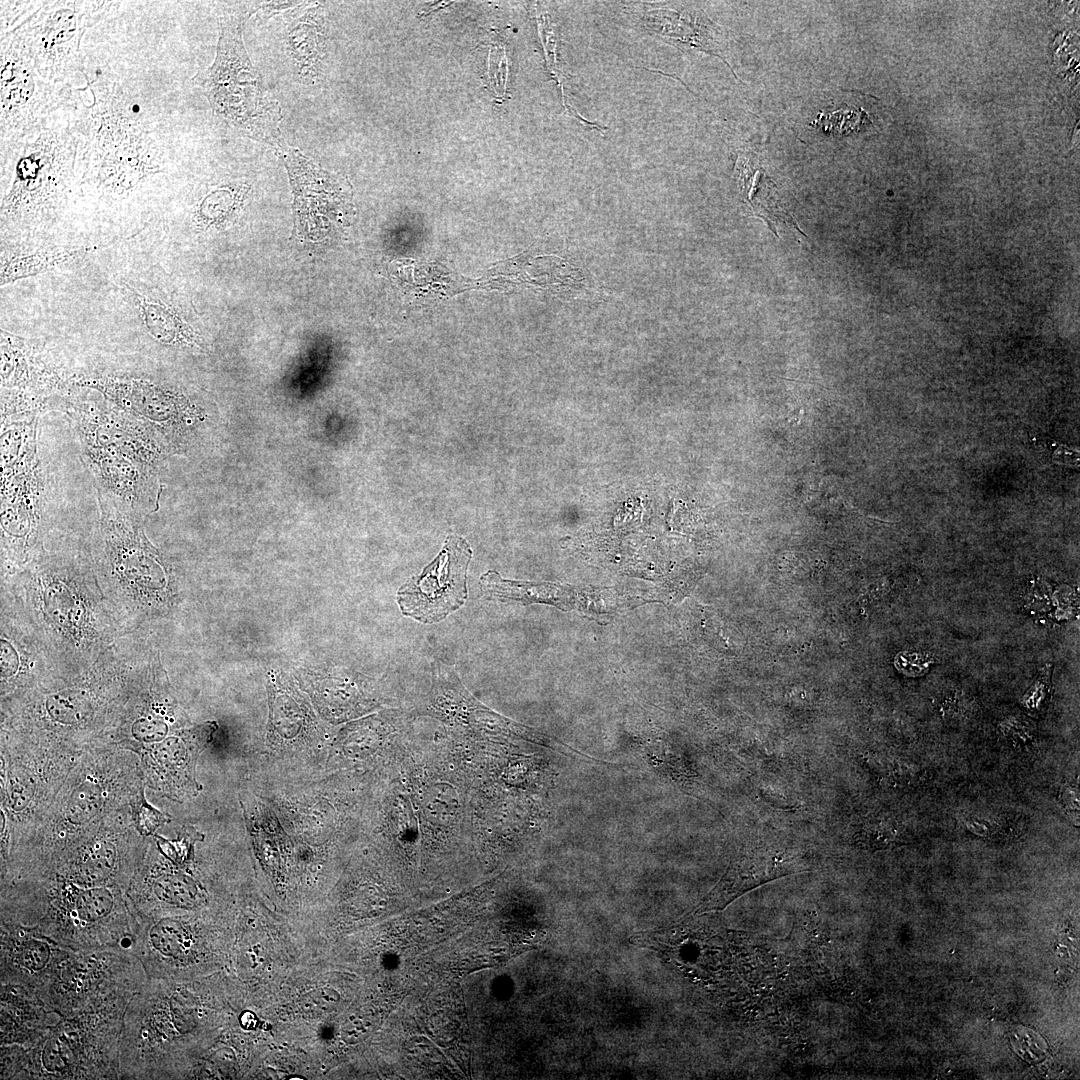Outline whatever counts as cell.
Returning <instances> with one entry per match:
<instances>
[{
  "mask_svg": "<svg viewBox=\"0 0 1080 1080\" xmlns=\"http://www.w3.org/2000/svg\"><path fill=\"white\" fill-rule=\"evenodd\" d=\"M133 995L62 1016L29 1048L1 1046L3 1079H120L123 1019Z\"/></svg>",
  "mask_w": 1080,
  "mask_h": 1080,
  "instance_id": "6da1fadb",
  "label": "cell"
},
{
  "mask_svg": "<svg viewBox=\"0 0 1080 1080\" xmlns=\"http://www.w3.org/2000/svg\"><path fill=\"white\" fill-rule=\"evenodd\" d=\"M0 922L31 929L81 952H132L138 927L131 903L108 886H64L41 904L2 905Z\"/></svg>",
  "mask_w": 1080,
  "mask_h": 1080,
  "instance_id": "7a4b0ae2",
  "label": "cell"
},
{
  "mask_svg": "<svg viewBox=\"0 0 1080 1080\" xmlns=\"http://www.w3.org/2000/svg\"><path fill=\"white\" fill-rule=\"evenodd\" d=\"M20 138L11 154V183L1 201V219L32 225L52 217L66 198L73 175L75 140L43 128Z\"/></svg>",
  "mask_w": 1080,
  "mask_h": 1080,
  "instance_id": "3957f363",
  "label": "cell"
},
{
  "mask_svg": "<svg viewBox=\"0 0 1080 1080\" xmlns=\"http://www.w3.org/2000/svg\"><path fill=\"white\" fill-rule=\"evenodd\" d=\"M129 951H76L38 997L61 1016L122 995H133L147 981Z\"/></svg>",
  "mask_w": 1080,
  "mask_h": 1080,
  "instance_id": "277c9868",
  "label": "cell"
},
{
  "mask_svg": "<svg viewBox=\"0 0 1080 1080\" xmlns=\"http://www.w3.org/2000/svg\"><path fill=\"white\" fill-rule=\"evenodd\" d=\"M1 426L34 420L68 389L64 371L28 341L1 331Z\"/></svg>",
  "mask_w": 1080,
  "mask_h": 1080,
  "instance_id": "5b68a950",
  "label": "cell"
},
{
  "mask_svg": "<svg viewBox=\"0 0 1080 1080\" xmlns=\"http://www.w3.org/2000/svg\"><path fill=\"white\" fill-rule=\"evenodd\" d=\"M62 407L75 426L82 448L118 451L155 471H159L170 451L146 424L105 399L97 402L68 398Z\"/></svg>",
  "mask_w": 1080,
  "mask_h": 1080,
  "instance_id": "8992f818",
  "label": "cell"
},
{
  "mask_svg": "<svg viewBox=\"0 0 1080 1080\" xmlns=\"http://www.w3.org/2000/svg\"><path fill=\"white\" fill-rule=\"evenodd\" d=\"M1 132L2 140H17L41 129L49 109L45 79L32 54L16 32L1 40Z\"/></svg>",
  "mask_w": 1080,
  "mask_h": 1080,
  "instance_id": "52a82bcc",
  "label": "cell"
},
{
  "mask_svg": "<svg viewBox=\"0 0 1080 1080\" xmlns=\"http://www.w3.org/2000/svg\"><path fill=\"white\" fill-rule=\"evenodd\" d=\"M471 555L464 539L448 537L435 560L399 589L397 600L402 613L422 623H436L458 610L467 598Z\"/></svg>",
  "mask_w": 1080,
  "mask_h": 1080,
  "instance_id": "ba28073f",
  "label": "cell"
},
{
  "mask_svg": "<svg viewBox=\"0 0 1080 1080\" xmlns=\"http://www.w3.org/2000/svg\"><path fill=\"white\" fill-rule=\"evenodd\" d=\"M132 953L148 979L171 980L205 962L210 948L198 922L167 914L138 919Z\"/></svg>",
  "mask_w": 1080,
  "mask_h": 1080,
  "instance_id": "9c48e42d",
  "label": "cell"
},
{
  "mask_svg": "<svg viewBox=\"0 0 1080 1080\" xmlns=\"http://www.w3.org/2000/svg\"><path fill=\"white\" fill-rule=\"evenodd\" d=\"M86 19L80 5L58 2L43 6L14 32L26 42L39 73L53 82L76 66Z\"/></svg>",
  "mask_w": 1080,
  "mask_h": 1080,
  "instance_id": "30bf717a",
  "label": "cell"
},
{
  "mask_svg": "<svg viewBox=\"0 0 1080 1080\" xmlns=\"http://www.w3.org/2000/svg\"><path fill=\"white\" fill-rule=\"evenodd\" d=\"M101 122L92 149V155L99 157L98 183L113 194L132 191L157 172L149 138L122 117L112 114Z\"/></svg>",
  "mask_w": 1080,
  "mask_h": 1080,
  "instance_id": "8fae6325",
  "label": "cell"
},
{
  "mask_svg": "<svg viewBox=\"0 0 1080 1080\" xmlns=\"http://www.w3.org/2000/svg\"><path fill=\"white\" fill-rule=\"evenodd\" d=\"M82 450L100 500L130 514L157 509L161 493L157 471L121 452Z\"/></svg>",
  "mask_w": 1080,
  "mask_h": 1080,
  "instance_id": "7c38bea8",
  "label": "cell"
},
{
  "mask_svg": "<svg viewBox=\"0 0 1080 1080\" xmlns=\"http://www.w3.org/2000/svg\"><path fill=\"white\" fill-rule=\"evenodd\" d=\"M0 924L1 983L23 986L38 996L76 950L31 929Z\"/></svg>",
  "mask_w": 1080,
  "mask_h": 1080,
  "instance_id": "4fadbf2b",
  "label": "cell"
},
{
  "mask_svg": "<svg viewBox=\"0 0 1080 1080\" xmlns=\"http://www.w3.org/2000/svg\"><path fill=\"white\" fill-rule=\"evenodd\" d=\"M796 859L792 851L772 846L755 848L742 854L730 864L721 880L699 903L695 912L723 909L744 892L795 872Z\"/></svg>",
  "mask_w": 1080,
  "mask_h": 1080,
  "instance_id": "5bb4252c",
  "label": "cell"
},
{
  "mask_svg": "<svg viewBox=\"0 0 1080 1080\" xmlns=\"http://www.w3.org/2000/svg\"><path fill=\"white\" fill-rule=\"evenodd\" d=\"M62 1016L48 1009L31 990L1 983V1046L29 1048Z\"/></svg>",
  "mask_w": 1080,
  "mask_h": 1080,
  "instance_id": "9a60e30c",
  "label": "cell"
},
{
  "mask_svg": "<svg viewBox=\"0 0 1080 1080\" xmlns=\"http://www.w3.org/2000/svg\"><path fill=\"white\" fill-rule=\"evenodd\" d=\"M134 294L141 321L148 333L159 343L169 346H197L198 337L178 312L160 299L139 293Z\"/></svg>",
  "mask_w": 1080,
  "mask_h": 1080,
  "instance_id": "2e32d148",
  "label": "cell"
},
{
  "mask_svg": "<svg viewBox=\"0 0 1080 1080\" xmlns=\"http://www.w3.org/2000/svg\"><path fill=\"white\" fill-rule=\"evenodd\" d=\"M737 176L745 201L756 215L768 222L771 230H775V222L790 224L799 230L793 217L781 205L773 182L752 158H739Z\"/></svg>",
  "mask_w": 1080,
  "mask_h": 1080,
  "instance_id": "e0dca14e",
  "label": "cell"
},
{
  "mask_svg": "<svg viewBox=\"0 0 1080 1080\" xmlns=\"http://www.w3.org/2000/svg\"><path fill=\"white\" fill-rule=\"evenodd\" d=\"M647 18L657 20V22L650 20L649 22L655 27V31L666 37L720 57L718 52L722 50L721 33L718 27H715V24L705 16L691 20L674 11L663 10L652 11Z\"/></svg>",
  "mask_w": 1080,
  "mask_h": 1080,
  "instance_id": "ac0fdd59",
  "label": "cell"
},
{
  "mask_svg": "<svg viewBox=\"0 0 1080 1080\" xmlns=\"http://www.w3.org/2000/svg\"><path fill=\"white\" fill-rule=\"evenodd\" d=\"M91 249L60 247L6 254L1 258L0 284L4 286L71 263L86 256Z\"/></svg>",
  "mask_w": 1080,
  "mask_h": 1080,
  "instance_id": "d6986e66",
  "label": "cell"
},
{
  "mask_svg": "<svg viewBox=\"0 0 1080 1080\" xmlns=\"http://www.w3.org/2000/svg\"><path fill=\"white\" fill-rule=\"evenodd\" d=\"M119 868L116 847L107 841H98L82 850L69 866L70 879L82 887L105 886Z\"/></svg>",
  "mask_w": 1080,
  "mask_h": 1080,
  "instance_id": "ffe728a7",
  "label": "cell"
},
{
  "mask_svg": "<svg viewBox=\"0 0 1080 1080\" xmlns=\"http://www.w3.org/2000/svg\"><path fill=\"white\" fill-rule=\"evenodd\" d=\"M101 806V791L96 785L86 783L77 788L70 797L67 816L76 824L92 818Z\"/></svg>",
  "mask_w": 1080,
  "mask_h": 1080,
  "instance_id": "44dd1931",
  "label": "cell"
},
{
  "mask_svg": "<svg viewBox=\"0 0 1080 1080\" xmlns=\"http://www.w3.org/2000/svg\"><path fill=\"white\" fill-rule=\"evenodd\" d=\"M1051 666L1042 669L1037 680L1025 694L1024 705L1030 711L1038 710L1045 704L1050 691Z\"/></svg>",
  "mask_w": 1080,
  "mask_h": 1080,
  "instance_id": "7402d4cb",
  "label": "cell"
},
{
  "mask_svg": "<svg viewBox=\"0 0 1080 1080\" xmlns=\"http://www.w3.org/2000/svg\"><path fill=\"white\" fill-rule=\"evenodd\" d=\"M339 999L338 994L332 990H320L308 995L303 1000V1007L307 1013L319 1014L327 1011Z\"/></svg>",
  "mask_w": 1080,
  "mask_h": 1080,
  "instance_id": "603a6c76",
  "label": "cell"
},
{
  "mask_svg": "<svg viewBox=\"0 0 1080 1080\" xmlns=\"http://www.w3.org/2000/svg\"><path fill=\"white\" fill-rule=\"evenodd\" d=\"M161 817L162 815L158 811L143 803L138 812V825L140 831L146 834L152 833L162 822Z\"/></svg>",
  "mask_w": 1080,
  "mask_h": 1080,
  "instance_id": "cb8c5ba5",
  "label": "cell"
},
{
  "mask_svg": "<svg viewBox=\"0 0 1080 1080\" xmlns=\"http://www.w3.org/2000/svg\"><path fill=\"white\" fill-rule=\"evenodd\" d=\"M896 667L905 674H919L924 666H922V658L919 654H911L903 652L897 655Z\"/></svg>",
  "mask_w": 1080,
  "mask_h": 1080,
  "instance_id": "d4e9b609",
  "label": "cell"
}]
</instances>
